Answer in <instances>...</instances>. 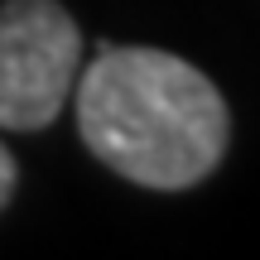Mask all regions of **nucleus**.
Masks as SVG:
<instances>
[{
    "instance_id": "1",
    "label": "nucleus",
    "mask_w": 260,
    "mask_h": 260,
    "mask_svg": "<svg viewBox=\"0 0 260 260\" xmlns=\"http://www.w3.org/2000/svg\"><path fill=\"white\" fill-rule=\"evenodd\" d=\"M73 96L82 145L140 188L203 183L232 140L212 77L164 48H102L77 73Z\"/></svg>"
},
{
    "instance_id": "2",
    "label": "nucleus",
    "mask_w": 260,
    "mask_h": 260,
    "mask_svg": "<svg viewBox=\"0 0 260 260\" xmlns=\"http://www.w3.org/2000/svg\"><path fill=\"white\" fill-rule=\"evenodd\" d=\"M82 73V29L58 0L0 5V125L44 130Z\"/></svg>"
},
{
    "instance_id": "3",
    "label": "nucleus",
    "mask_w": 260,
    "mask_h": 260,
    "mask_svg": "<svg viewBox=\"0 0 260 260\" xmlns=\"http://www.w3.org/2000/svg\"><path fill=\"white\" fill-rule=\"evenodd\" d=\"M15 178H19V174H15V154L0 145V212H5V203L15 198Z\"/></svg>"
}]
</instances>
